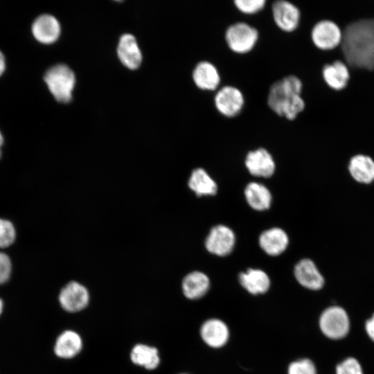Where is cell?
<instances>
[{"instance_id":"obj_26","label":"cell","mask_w":374,"mask_h":374,"mask_svg":"<svg viewBox=\"0 0 374 374\" xmlns=\"http://www.w3.org/2000/svg\"><path fill=\"white\" fill-rule=\"evenodd\" d=\"M16 238V231L12 223L0 218V248L11 245Z\"/></svg>"},{"instance_id":"obj_16","label":"cell","mask_w":374,"mask_h":374,"mask_svg":"<svg viewBox=\"0 0 374 374\" xmlns=\"http://www.w3.org/2000/svg\"><path fill=\"white\" fill-rule=\"evenodd\" d=\"M118 55L121 62L130 69H137L142 61V55L136 38L131 34L121 36L118 48Z\"/></svg>"},{"instance_id":"obj_12","label":"cell","mask_w":374,"mask_h":374,"mask_svg":"<svg viewBox=\"0 0 374 374\" xmlns=\"http://www.w3.org/2000/svg\"><path fill=\"white\" fill-rule=\"evenodd\" d=\"M294 276L302 286L310 290H320L324 284L323 276L310 259H302L296 265Z\"/></svg>"},{"instance_id":"obj_27","label":"cell","mask_w":374,"mask_h":374,"mask_svg":"<svg viewBox=\"0 0 374 374\" xmlns=\"http://www.w3.org/2000/svg\"><path fill=\"white\" fill-rule=\"evenodd\" d=\"M235 8L246 15L256 14L262 10L266 4L265 0H235Z\"/></svg>"},{"instance_id":"obj_1","label":"cell","mask_w":374,"mask_h":374,"mask_svg":"<svg viewBox=\"0 0 374 374\" xmlns=\"http://www.w3.org/2000/svg\"><path fill=\"white\" fill-rule=\"evenodd\" d=\"M341 48L345 62L353 67L374 69V18L348 24L342 31Z\"/></svg>"},{"instance_id":"obj_6","label":"cell","mask_w":374,"mask_h":374,"mask_svg":"<svg viewBox=\"0 0 374 374\" xmlns=\"http://www.w3.org/2000/svg\"><path fill=\"white\" fill-rule=\"evenodd\" d=\"M310 37L313 44L319 49L332 50L341 44L342 30L335 21L322 19L313 26Z\"/></svg>"},{"instance_id":"obj_10","label":"cell","mask_w":374,"mask_h":374,"mask_svg":"<svg viewBox=\"0 0 374 374\" xmlns=\"http://www.w3.org/2000/svg\"><path fill=\"white\" fill-rule=\"evenodd\" d=\"M275 24L281 30L290 33L295 30L300 24L301 12L299 8L286 0H277L271 6Z\"/></svg>"},{"instance_id":"obj_14","label":"cell","mask_w":374,"mask_h":374,"mask_svg":"<svg viewBox=\"0 0 374 374\" xmlns=\"http://www.w3.org/2000/svg\"><path fill=\"white\" fill-rule=\"evenodd\" d=\"M200 335L208 346L217 348L226 344L229 339V331L227 326L222 321L211 319L202 324Z\"/></svg>"},{"instance_id":"obj_5","label":"cell","mask_w":374,"mask_h":374,"mask_svg":"<svg viewBox=\"0 0 374 374\" xmlns=\"http://www.w3.org/2000/svg\"><path fill=\"white\" fill-rule=\"evenodd\" d=\"M319 326L326 337L333 339H341L348 332L349 319L342 308L332 306L325 310L321 314Z\"/></svg>"},{"instance_id":"obj_18","label":"cell","mask_w":374,"mask_h":374,"mask_svg":"<svg viewBox=\"0 0 374 374\" xmlns=\"http://www.w3.org/2000/svg\"><path fill=\"white\" fill-rule=\"evenodd\" d=\"M195 84L202 89L213 91L220 84L221 78L216 66L208 61L199 62L193 73Z\"/></svg>"},{"instance_id":"obj_24","label":"cell","mask_w":374,"mask_h":374,"mask_svg":"<svg viewBox=\"0 0 374 374\" xmlns=\"http://www.w3.org/2000/svg\"><path fill=\"white\" fill-rule=\"evenodd\" d=\"M188 184L190 190L199 197L214 195L217 190L215 181L201 168L193 170Z\"/></svg>"},{"instance_id":"obj_4","label":"cell","mask_w":374,"mask_h":374,"mask_svg":"<svg viewBox=\"0 0 374 374\" xmlns=\"http://www.w3.org/2000/svg\"><path fill=\"white\" fill-rule=\"evenodd\" d=\"M259 37L258 30L244 21L232 24L226 28L224 39L229 48L234 53L244 54L256 46Z\"/></svg>"},{"instance_id":"obj_2","label":"cell","mask_w":374,"mask_h":374,"mask_svg":"<svg viewBox=\"0 0 374 374\" xmlns=\"http://www.w3.org/2000/svg\"><path fill=\"white\" fill-rule=\"evenodd\" d=\"M303 83L294 75H289L274 82L267 95V105L276 114L293 121L305 107L301 93Z\"/></svg>"},{"instance_id":"obj_17","label":"cell","mask_w":374,"mask_h":374,"mask_svg":"<svg viewBox=\"0 0 374 374\" xmlns=\"http://www.w3.org/2000/svg\"><path fill=\"white\" fill-rule=\"evenodd\" d=\"M289 238L280 228H271L263 231L259 238V244L262 249L270 256H278L287 247Z\"/></svg>"},{"instance_id":"obj_21","label":"cell","mask_w":374,"mask_h":374,"mask_svg":"<svg viewBox=\"0 0 374 374\" xmlns=\"http://www.w3.org/2000/svg\"><path fill=\"white\" fill-rule=\"evenodd\" d=\"M348 170L352 177L359 183L369 184L374 181V160L368 155L353 156L349 161Z\"/></svg>"},{"instance_id":"obj_31","label":"cell","mask_w":374,"mask_h":374,"mask_svg":"<svg viewBox=\"0 0 374 374\" xmlns=\"http://www.w3.org/2000/svg\"><path fill=\"white\" fill-rule=\"evenodd\" d=\"M366 330L369 337L374 341V314L370 319L366 321Z\"/></svg>"},{"instance_id":"obj_11","label":"cell","mask_w":374,"mask_h":374,"mask_svg":"<svg viewBox=\"0 0 374 374\" xmlns=\"http://www.w3.org/2000/svg\"><path fill=\"white\" fill-rule=\"evenodd\" d=\"M244 163L249 172L254 176L269 177L275 171L276 165L271 154L262 148L249 152Z\"/></svg>"},{"instance_id":"obj_33","label":"cell","mask_w":374,"mask_h":374,"mask_svg":"<svg viewBox=\"0 0 374 374\" xmlns=\"http://www.w3.org/2000/svg\"><path fill=\"white\" fill-rule=\"evenodd\" d=\"M3 136L0 132V157H1V146L3 145Z\"/></svg>"},{"instance_id":"obj_30","label":"cell","mask_w":374,"mask_h":374,"mask_svg":"<svg viewBox=\"0 0 374 374\" xmlns=\"http://www.w3.org/2000/svg\"><path fill=\"white\" fill-rule=\"evenodd\" d=\"M12 270L11 260L5 253L0 252V285L10 278Z\"/></svg>"},{"instance_id":"obj_19","label":"cell","mask_w":374,"mask_h":374,"mask_svg":"<svg viewBox=\"0 0 374 374\" xmlns=\"http://www.w3.org/2000/svg\"><path fill=\"white\" fill-rule=\"evenodd\" d=\"M181 287L187 299H198L204 296L209 290L210 280L204 273L193 271L185 276Z\"/></svg>"},{"instance_id":"obj_23","label":"cell","mask_w":374,"mask_h":374,"mask_svg":"<svg viewBox=\"0 0 374 374\" xmlns=\"http://www.w3.org/2000/svg\"><path fill=\"white\" fill-rule=\"evenodd\" d=\"M244 195L249 205L255 210L268 209L271 204V194L264 185L251 182L244 190Z\"/></svg>"},{"instance_id":"obj_22","label":"cell","mask_w":374,"mask_h":374,"mask_svg":"<svg viewBox=\"0 0 374 374\" xmlns=\"http://www.w3.org/2000/svg\"><path fill=\"white\" fill-rule=\"evenodd\" d=\"M241 285L252 294L265 293L269 288L270 280L267 274L258 269H248L239 275Z\"/></svg>"},{"instance_id":"obj_13","label":"cell","mask_w":374,"mask_h":374,"mask_svg":"<svg viewBox=\"0 0 374 374\" xmlns=\"http://www.w3.org/2000/svg\"><path fill=\"white\" fill-rule=\"evenodd\" d=\"M32 33L38 42L50 44L58 39L60 34V25L53 16L42 15L33 23Z\"/></svg>"},{"instance_id":"obj_8","label":"cell","mask_w":374,"mask_h":374,"mask_svg":"<svg viewBox=\"0 0 374 374\" xmlns=\"http://www.w3.org/2000/svg\"><path fill=\"white\" fill-rule=\"evenodd\" d=\"M89 299L87 287L77 281L67 283L59 294L60 305L69 312H77L84 309L89 304Z\"/></svg>"},{"instance_id":"obj_29","label":"cell","mask_w":374,"mask_h":374,"mask_svg":"<svg viewBox=\"0 0 374 374\" xmlns=\"http://www.w3.org/2000/svg\"><path fill=\"white\" fill-rule=\"evenodd\" d=\"M337 374H363L362 368L357 359L353 357L347 358L336 368Z\"/></svg>"},{"instance_id":"obj_34","label":"cell","mask_w":374,"mask_h":374,"mask_svg":"<svg viewBox=\"0 0 374 374\" xmlns=\"http://www.w3.org/2000/svg\"><path fill=\"white\" fill-rule=\"evenodd\" d=\"M3 301H2V300L0 299V315H1V312H2V310H3Z\"/></svg>"},{"instance_id":"obj_15","label":"cell","mask_w":374,"mask_h":374,"mask_svg":"<svg viewBox=\"0 0 374 374\" xmlns=\"http://www.w3.org/2000/svg\"><path fill=\"white\" fill-rule=\"evenodd\" d=\"M322 77L330 88L335 91L342 90L346 87L350 80L348 64L339 60L326 64L322 69Z\"/></svg>"},{"instance_id":"obj_35","label":"cell","mask_w":374,"mask_h":374,"mask_svg":"<svg viewBox=\"0 0 374 374\" xmlns=\"http://www.w3.org/2000/svg\"><path fill=\"white\" fill-rule=\"evenodd\" d=\"M180 374H187V373H180Z\"/></svg>"},{"instance_id":"obj_32","label":"cell","mask_w":374,"mask_h":374,"mask_svg":"<svg viewBox=\"0 0 374 374\" xmlns=\"http://www.w3.org/2000/svg\"><path fill=\"white\" fill-rule=\"evenodd\" d=\"M5 68V58L3 53L0 51V75L4 72Z\"/></svg>"},{"instance_id":"obj_7","label":"cell","mask_w":374,"mask_h":374,"mask_svg":"<svg viewBox=\"0 0 374 374\" xmlns=\"http://www.w3.org/2000/svg\"><path fill=\"white\" fill-rule=\"evenodd\" d=\"M217 110L224 116L233 118L238 115L244 105L242 92L237 87L226 85L221 87L214 97Z\"/></svg>"},{"instance_id":"obj_3","label":"cell","mask_w":374,"mask_h":374,"mask_svg":"<svg viewBox=\"0 0 374 374\" xmlns=\"http://www.w3.org/2000/svg\"><path fill=\"white\" fill-rule=\"evenodd\" d=\"M44 80L57 101L66 103L71 100L75 78L68 66L59 64L51 67L46 71Z\"/></svg>"},{"instance_id":"obj_20","label":"cell","mask_w":374,"mask_h":374,"mask_svg":"<svg viewBox=\"0 0 374 374\" xmlns=\"http://www.w3.org/2000/svg\"><path fill=\"white\" fill-rule=\"evenodd\" d=\"M82 348V340L79 334L73 330H66L57 338L54 351L60 358L71 359L76 356Z\"/></svg>"},{"instance_id":"obj_25","label":"cell","mask_w":374,"mask_h":374,"mask_svg":"<svg viewBox=\"0 0 374 374\" xmlns=\"http://www.w3.org/2000/svg\"><path fill=\"white\" fill-rule=\"evenodd\" d=\"M131 361L148 370L155 369L160 363L158 350L146 344L135 345L130 353Z\"/></svg>"},{"instance_id":"obj_9","label":"cell","mask_w":374,"mask_h":374,"mask_svg":"<svg viewBox=\"0 0 374 374\" xmlns=\"http://www.w3.org/2000/svg\"><path fill=\"white\" fill-rule=\"evenodd\" d=\"M235 240L233 231L226 226L219 224L211 229L205 240V247L211 253L225 256L233 251Z\"/></svg>"},{"instance_id":"obj_28","label":"cell","mask_w":374,"mask_h":374,"mask_svg":"<svg viewBox=\"0 0 374 374\" xmlns=\"http://www.w3.org/2000/svg\"><path fill=\"white\" fill-rule=\"evenodd\" d=\"M288 374H317V370L310 359H303L290 364Z\"/></svg>"}]
</instances>
